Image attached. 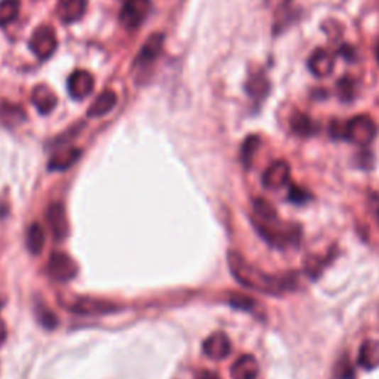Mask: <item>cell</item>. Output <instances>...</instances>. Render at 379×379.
<instances>
[{
  "instance_id": "obj_9",
  "label": "cell",
  "mask_w": 379,
  "mask_h": 379,
  "mask_svg": "<svg viewBox=\"0 0 379 379\" xmlns=\"http://www.w3.org/2000/svg\"><path fill=\"white\" fill-rule=\"evenodd\" d=\"M290 180V166L286 160L271 163L263 174V185L267 190H279Z\"/></svg>"
},
{
  "instance_id": "obj_15",
  "label": "cell",
  "mask_w": 379,
  "mask_h": 379,
  "mask_svg": "<svg viewBox=\"0 0 379 379\" xmlns=\"http://www.w3.org/2000/svg\"><path fill=\"white\" fill-rule=\"evenodd\" d=\"M31 102L40 114H49L57 107L58 99L55 92L50 89L48 84L40 83L38 86H34V89L31 92Z\"/></svg>"
},
{
  "instance_id": "obj_8",
  "label": "cell",
  "mask_w": 379,
  "mask_h": 379,
  "mask_svg": "<svg viewBox=\"0 0 379 379\" xmlns=\"http://www.w3.org/2000/svg\"><path fill=\"white\" fill-rule=\"evenodd\" d=\"M94 76L86 70H76L70 75L67 82V91L70 97L76 101L88 98L94 91Z\"/></svg>"
},
{
  "instance_id": "obj_13",
  "label": "cell",
  "mask_w": 379,
  "mask_h": 379,
  "mask_svg": "<svg viewBox=\"0 0 379 379\" xmlns=\"http://www.w3.org/2000/svg\"><path fill=\"white\" fill-rule=\"evenodd\" d=\"M335 67V57L327 49H316L308 58V68L316 77L329 76Z\"/></svg>"
},
{
  "instance_id": "obj_6",
  "label": "cell",
  "mask_w": 379,
  "mask_h": 379,
  "mask_svg": "<svg viewBox=\"0 0 379 379\" xmlns=\"http://www.w3.org/2000/svg\"><path fill=\"white\" fill-rule=\"evenodd\" d=\"M151 11V0H126L120 11V23L128 30L141 27Z\"/></svg>"
},
{
  "instance_id": "obj_27",
  "label": "cell",
  "mask_w": 379,
  "mask_h": 379,
  "mask_svg": "<svg viewBox=\"0 0 379 379\" xmlns=\"http://www.w3.org/2000/svg\"><path fill=\"white\" fill-rule=\"evenodd\" d=\"M327 263H329V260H324V258L322 256H308L307 260L304 261V270H305V274L309 275V278H312L313 280H316L322 270L327 265Z\"/></svg>"
},
{
  "instance_id": "obj_23",
  "label": "cell",
  "mask_w": 379,
  "mask_h": 379,
  "mask_svg": "<svg viewBox=\"0 0 379 379\" xmlns=\"http://www.w3.org/2000/svg\"><path fill=\"white\" fill-rule=\"evenodd\" d=\"M290 128L298 136L307 138L317 132V125L307 114L297 111L290 119Z\"/></svg>"
},
{
  "instance_id": "obj_3",
  "label": "cell",
  "mask_w": 379,
  "mask_h": 379,
  "mask_svg": "<svg viewBox=\"0 0 379 379\" xmlns=\"http://www.w3.org/2000/svg\"><path fill=\"white\" fill-rule=\"evenodd\" d=\"M329 132L335 140H346L360 147H368L375 140L378 128L372 117L366 114H358L346 123L339 122V120H334Z\"/></svg>"
},
{
  "instance_id": "obj_2",
  "label": "cell",
  "mask_w": 379,
  "mask_h": 379,
  "mask_svg": "<svg viewBox=\"0 0 379 379\" xmlns=\"http://www.w3.org/2000/svg\"><path fill=\"white\" fill-rule=\"evenodd\" d=\"M252 219V226L263 240L278 249L298 248L302 238V229L295 222H282L280 218L274 219Z\"/></svg>"
},
{
  "instance_id": "obj_12",
  "label": "cell",
  "mask_w": 379,
  "mask_h": 379,
  "mask_svg": "<svg viewBox=\"0 0 379 379\" xmlns=\"http://www.w3.org/2000/svg\"><path fill=\"white\" fill-rule=\"evenodd\" d=\"M48 224L57 240H64L68 236V219L64 206L61 203L49 204L48 209Z\"/></svg>"
},
{
  "instance_id": "obj_25",
  "label": "cell",
  "mask_w": 379,
  "mask_h": 379,
  "mask_svg": "<svg viewBox=\"0 0 379 379\" xmlns=\"http://www.w3.org/2000/svg\"><path fill=\"white\" fill-rule=\"evenodd\" d=\"M260 145H261V140H260V136H256V135H249L243 141L242 148H240V160H242L246 169L252 166L253 158L258 148H260Z\"/></svg>"
},
{
  "instance_id": "obj_1",
  "label": "cell",
  "mask_w": 379,
  "mask_h": 379,
  "mask_svg": "<svg viewBox=\"0 0 379 379\" xmlns=\"http://www.w3.org/2000/svg\"><path fill=\"white\" fill-rule=\"evenodd\" d=\"M227 261L233 278L246 289L261 292L265 295L280 297L285 295L286 292L295 290L297 287L298 280L295 273H286L280 275L267 274L265 271L252 265L248 260H245L243 255H240L236 251L229 252Z\"/></svg>"
},
{
  "instance_id": "obj_29",
  "label": "cell",
  "mask_w": 379,
  "mask_h": 379,
  "mask_svg": "<svg viewBox=\"0 0 379 379\" xmlns=\"http://www.w3.org/2000/svg\"><path fill=\"white\" fill-rule=\"evenodd\" d=\"M334 378L335 379H356V372L351 365L348 356H342L335 365L334 369Z\"/></svg>"
},
{
  "instance_id": "obj_38",
  "label": "cell",
  "mask_w": 379,
  "mask_h": 379,
  "mask_svg": "<svg viewBox=\"0 0 379 379\" xmlns=\"http://www.w3.org/2000/svg\"><path fill=\"white\" fill-rule=\"evenodd\" d=\"M0 309H2V301H0Z\"/></svg>"
},
{
  "instance_id": "obj_18",
  "label": "cell",
  "mask_w": 379,
  "mask_h": 379,
  "mask_svg": "<svg viewBox=\"0 0 379 379\" xmlns=\"http://www.w3.org/2000/svg\"><path fill=\"white\" fill-rule=\"evenodd\" d=\"M357 360L358 365L366 370H373L379 368V341L366 339L361 344Z\"/></svg>"
},
{
  "instance_id": "obj_11",
  "label": "cell",
  "mask_w": 379,
  "mask_h": 379,
  "mask_svg": "<svg viewBox=\"0 0 379 379\" xmlns=\"http://www.w3.org/2000/svg\"><path fill=\"white\" fill-rule=\"evenodd\" d=\"M165 43V36L160 33H154L153 36L143 45L140 54L135 58L136 67H148L156 61V58L162 54Z\"/></svg>"
},
{
  "instance_id": "obj_20",
  "label": "cell",
  "mask_w": 379,
  "mask_h": 379,
  "mask_svg": "<svg viewBox=\"0 0 379 379\" xmlns=\"http://www.w3.org/2000/svg\"><path fill=\"white\" fill-rule=\"evenodd\" d=\"M117 104V95L113 91H104L101 92L95 101L91 104L89 110H88V117L95 119V117H101V116H106L107 113H110Z\"/></svg>"
},
{
  "instance_id": "obj_21",
  "label": "cell",
  "mask_w": 379,
  "mask_h": 379,
  "mask_svg": "<svg viewBox=\"0 0 379 379\" xmlns=\"http://www.w3.org/2000/svg\"><path fill=\"white\" fill-rule=\"evenodd\" d=\"M246 91L249 94L251 98L255 99L256 104H260V102L268 95L270 92V82L268 79L264 76V73H256L252 75L246 83Z\"/></svg>"
},
{
  "instance_id": "obj_24",
  "label": "cell",
  "mask_w": 379,
  "mask_h": 379,
  "mask_svg": "<svg viewBox=\"0 0 379 379\" xmlns=\"http://www.w3.org/2000/svg\"><path fill=\"white\" fill-rule=\"evenodd\" d=\"M21 0H0V27H6L18 18Z\"/></svg>"
},
{
  "instance_id": "obj_14",
  "label": "cell",
  "mask_w": 379,
  "mask_h": 379,
  "mask_svg": "<svg viewBox=\"0 0 379 379\" xmlns=\"http://www.w3.org/2000/svg\"><path fill=\"white\" fill-rule=\"evenodd\" d=\"M88 8V0H60L57 5V15L64 24L79 21Z\"/></svg>"
},
{
  "instance_id": "obj_19",
  "label": "cell",
  "mask_w": 379,
  "mask_h": 379,
  "mask_svg": "<svg viewBox=\"0 0 379 379\" xmlns=\"http://www.w3.org/2000/svg\"><path fill=\"white\" fill-rule=\"evenodd\" d=\"M27 114L21 106L11 104V102H2L0 104V123L6 128L20 126L26 122Z\"/></svg>"
},
{
  "instance_id": "obj_28",
  "label": "cell",
  "mask_w": 379,
  "mask_h": 379,
  "mask_svg": "<svg viewBox=\"0 0 379 379\" xmlns=\"http://www.w3.org/2000/svg\"><path fill=\"white\" fill-rule=\"evenodd\" d=\"M36 317L39 320V323L45 327V329L53 331L58 326V317L55 316L54 312H50L48 307H45L43 304H39L36 307Z\"/></svg>"
},
{
  "instance_id": "obj_37",
  "label": "cell",
  "mask_w": 379,
  "mask_h": 379,
  "mask_svg": "<svg viewBox=\"0 0 379 379\" xmlns=\"http://www.w3.org/2000/svg\"><path fill=\"white\" fill-rule=\"evenodd\" d=\"M375 55H376V61H378V64H379V42H378L376 49H375Z\"/></svg>"
},
{
  "instance_id": "obj_35",
  "label": "cell",
  "mask_w": 379,
  "mask_h": 379,
  "mask_svg": "<svg viewBox=\"0 0 379 379\" xmlns=\"http://www.w3.org/2000/svg\"><path fill=\"white\" fill-rule=\"evenodd\" d=\"M196 379H219V376L215 372H209V370H204L202 373H199V376Z\"/></svg>"
},
{
  "instance_id": "obj_30",
  "label": "cell",
  "mask_w": 379,
  "mask_h": 379,
  "mask_svg": "<svg viewBox=\"0 0 379 379\" xmlns=\"http://www.w3.org/2000/svg\"><path fill=\"white\" fill-rule=\"evenodd\" d=\"M338 92L342 101H351L356 95V82L351 77H342L338 82Z\"/></svg>"
},
{
  "instance_id": "obj_26",
  "label": "cell",
  "mask_w": 379,
  "mask_h": 379,
  "mask_svg": "<svg viewBox=\"0 0 379 379\" xmlns=\"http://www.w3.org/2000/svg\"><path fill=\"white\" fill-rule=\"evenodd\" d=\"M227 304L236 309H240V312L249 313H253L258 307V302L245 294H230L227 298Z\"/></svg>"
},
{
  "instance_id": "obj_33",
  "label": "cell",
  "mask_w": 379,
  "mask_h": 379,
  "mask_svg": "<svg viewBox=\"0 0 379 379\" xmlns=\"http://www.w3.org/2000/svg\"><path fill=\"white\" fill-rule=\"evenodd\" d=\"M369 209H370V214L373 215L376 224L379 226V196L378 194L369 196Z\"/></svg>"
},
{
  "instance_id": "obj_5",
  "label": "cell",
  "mask_w": 379,
  "mask_h": 379,
  "mask_svg": "<svg viewBox=\"0 0 379 379\" xmlns=\"http://www.w3.org/2000/svg\"><path fill=\"white\" fill-rule=\"evenodd\" d=\"M46 271L53 280L60 283H67L72 282L76 278L79 268L72 256H68L64 252H54L49 256Z\"/></svg>"
},
{
  "instance_id": "obj_32",
  "label": "cell",
  "mask_w": 379,
  "mask_h": 379,
  "mask_svg": "<svg viewBox=\"0 0 379 379\" xmlns=\"http://www.w3.org/2000/svg\"><path fill=\"white\" fill-rule=\"evenodd\" d=\"M290 4H292V0H265V5L268 8H271L274 11V13L287 9Z\"/></svg>"
},
{
  "instance_id": "obj_31",
  "label": "cell",
  "mask_w": 379,
  "mask_h": 379,
  "mask_svg": "<svg viewBox=\"0 0 379 379\" xmlns=\"http://www.w3.org/2000/svg\"><path fill=\"white\" fill-rule=\"evenodd\" d=\"M287 199L295 203V204H304L307 203L308 200H312V194H309L307 190L298 187V185H292L289 188V193H287Z\"/></svg>"
},
{
  "instance_id": "obj_16",
  "label": "cell",
  "mask_w": 379,
  "mask_h": 379,
  "mask_svg": "<svg viewBox=\"0 0 379 379\" xmlns=\"http://www.w3.org/2000/svg\"><path fill=\"white\" fill-rule=\"evenodd\" d=\"M260 373V365L252 354L240 356L230 369L231 379H256Z\"/></svg>"
},
{
  "instance_id": "obj_22",
  "label": "cell",
  "mask_w": 379,
  "mask_h": 379,
  "mask_svg": "<svg viewBox=\"0 0 379 379\" xmlns=\"http://www.w3.org/2000/svg\"><path fill=\"white\" fill-rule=\"evenodd\" d=\"M45 230L40 226V224L34 222L28 227L27 230V236H26V243H27V249L31 252V255L38 256L42 253L43 248H45Z\"/></svg>"
},
{
  "instance_id": "obj_10",
  "label": "cell",
  "mask_w": 379,
  "mask_h": 379,
  "mask_svg": "<svg viewBox=\"0 0 379 379\" xmlns=\"http://www.w3.org/2000/svg\"><path fill=\"white\" fill-rule=\"evenodd\" d=\"M203 353L211 360L221 361L231 353V341L224 332H215L203 342Z\"/></svg>"
},
{
  "instance_id": "obj_4",
  "label": "cell",
  "mask_w": 379,
  "mask_h": 379,
  "mask_svg": "<svg viewBox=\"0 0 379 379\" xmlns=\"http://www.w3.org/2000/svg\"><path fill=\"white\" fill-rule=\"evenodd\" d=\"M31 53L36 55L39 60L45 61L49 60L55 54L58 39L57 33L50 26H40L33 31L31 39L28 43Z\"/></svg>"
},
{
  "instance_id": "obj_7",
  "label": "cell",
  "mask_w": 379,
  "mask_h": 379,
  "mask_svg": "<svg viewBox=\"0 0 379 379\" xmlns=\"http://www.w3.org/2000/svg\"><path fill=\"white\" fill-rule=\"evenodd\" d=\"M70 312L80 316H106L117 312L120 307L110 301H102L95 298H76L67 305Z\"/></svg>"
},
{
  "instance_id": "obj_17",
  "label": "cell",
  "mask_w": 379,
  "mask_h": 379,
  "mask_svg": "<svg viewBox=\"0 0 379 379\" xmlns=\"http://www.w3.org/2000/svg\"><path fill=\"white\" fill-rule=\"evenodd\" d=\"M80 156H82L80 148H76V147L61 148L53 154V158H50L48 167H49V170H54V172L65 170L68 167H72L80 159Z\"/></svg>"
},
{
  "instance_id": "obj_36",
  "label": "cell",
  "mask_w": 379,
  "mask_h": 379,
  "mask_svg": "<svg viewBox=\"0 0 379 379\" xmlns=\"http://www.w3.org/2000/svg\"><path fill=\"white\" fill-rule=\"evenodd\" d=\"M6 326H5V323L2 322V320H0V346H2V344L6 341Z\"/></svg>"
},
{
  "instance_id": "obj_34",
  "label": "cell",
  "mask_w": 379,
  "mask_h": 379,
  "mask_svg": "<svg viewBox=\"0 0 379 379\" xmlns=\"http://www.w3.org/2000/svg\"><path fill=\"white\" fill-rule=\"evenodd\" d=\"M339 55H342L346 60L348 61H354L356 60V49L350 45H346V46H342L339 49Z\"/></svg>"
}]
</instances>
